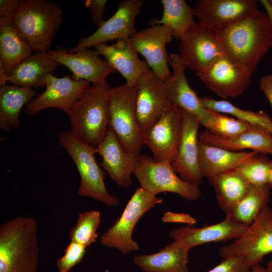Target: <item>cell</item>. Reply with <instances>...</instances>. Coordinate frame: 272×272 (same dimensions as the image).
Instances as JSON below:
<instances>
[{"label":"cell","instance_id":"cell-1","mask_svg":"<svg viewBox=\"0 0 272 272\" xmlns=\"http://www.w3.org/2000/svg\"><path fill=\"white\" fill-rule=\"evenodd\" d=\"M223 54L251 77L272 46V30L265 12L256 10L238 22L217 30Z\"/></svg>","mask_w":272,"mask_h":272},{"label":"cell","instance_id":"cell-2","mask_svg":"<svg viewBox=\"0 0 272 272\" xmlns=\"http://www.w3.org/2000/svg\"><path fill=\"white\" fill-rule=\"evenodd\" d=\"M38 225L32 217L18 216L0 226V272H37Z\"/></svg>","mask_w":272,"mask_h":272},{"label":"cell","instance_id":"cell-3","mask_svg":"<svg viewBox=\"0 0 272 272\" xmlns=\"http://www.w3.org/2000/svg\"><path fill=\"white\" fill-rule=\"evenodd\" d=\"M106 81L92 85L66 113L71 130L87 144L98 147L109 126V90Z\"/></svg>","mask_w":272,"mask_h":272},{"label":"cell","instance_id":"cell-4","mask_svg":"<svg viewBox=\"0 0 272 272\" xmlns=\"http://www.w3.org/2000/svg\"><path fill=\"white\" fill-rule=\"evenodd\" d=\"M60 145L73 159L80 176L78 188L80 196L97 200L108 207L120 203L119 199L107 190L105 173L98 165L95 154L97 147L92 146L77 136L71 129L61 131L57 134Z\"/></svg>","mask_w":272,"mask_h":272},{"label":"cell","instance_id":"cell-5","mask_svg":"<svg viewBox=\"0 0 272 272\" xmlns=\"http://www.w3.org/2000/svg\"><path fill=\"white\" fill-rule=\"evenodd\" d=\"M59 6L46 0H23L14 24L33 51L45 53L63 20Z\"/></svg>","mask_w":272,"mask_h":272},{"label":"cell","instance_id":"cell-6","mask_svg":"<svg viewBox=\"0 0 272 272\" xmlns=\"http://www.w3.org/2000/svg\"><path fill=\"white\" fill-rule=\"evenodd\" d=\"M136 99L134 86L126 83L109 90V127L126 151L140 155L145 144L137 121Z\"/></svg>","mask_w":272,"mask_h":272},{"label":"cell","instance_id":"cell-7","mask_svg":"<svg viewBox=\"0 0 272 272\" xmlns=\"http://www.w3.org/2000/svg\"><path fill=\"white\" fill-rule=\"evenodd\" d=\"M162 202V199L143 188H137L121 216L101 235L100 244L115 248L124 255L139 250L140 245L132 238L134 228L143 216Z\"/></svg>","mask_w":272,"mask_h":272},{"label":"cell","instance_id":"cell-8","mask_svg":"<svg viewBox=\"0 0 272 272\" xmlns=\"http://www.w3.org/2000/svg\"><path fill=\"white\" fill-rule=\"evenodd\" d=\"M133 174L141 187L154 195L172 192L188 201H195L200 196L199 185L178 177L169 162L140 154Z\"/></svg>","mask_w":272,"mask_h":272},{"label":"cell","instance_id":"cell-9","mask_svg":"<svg viewBox=\"0 0 272 272\" xmlns=\"http://www.w3.org/2000/svg\"><path fill=\"white\" fill-rule=\"evenodd\" d=\"M271 253L272 209L268 205L241 236L219 250L222 257H243L251 266L259 264L265 256Z\"/></svg>","mask_w":272,"mask_h":272},{"label":"cell","instance_id":"cell-10","mask_svg":"<svg viewBox=\"0 0 272 272\" xmlns=\"http://www.w3.org/2000/svg\"><path fill=\"white\" fill-rule=\"evenodd\" d=\"M183 125L182 109L172 106L143 133L145 145L152 151L154 160L173 162L177 155Z\"/></svg>","mask_w":272,"mask_h":272},{"label":"cell","instance_id":"cell-11","mask_svg":"<svg viewBox=\"0 0 272 272\" xmlns=\"http://www.w3.org/2000/svg\"><path fill=\"white\" fill-rule=\"evenodd\" d=\"M134 87L137 121L144 133L172 106L166 96L163 80L148 64L138 78Z\"/></svg>","mask_w":272,"mask_h":272},{"label":"cell","instance_id":"cell-12","mask_svg":"<svg viewBox=\"0 0 272 272\" xmlns=\"http://www.w3.org/2000/svg\"><path fill=\"white\" fill-rule=\"evenodd\" d=\"M180 41L181 60L196 74L205 71L223 54L216 32L198 23L188 29Z\"/></svg>","mask_w":272,"mask_h":272},{"label":"cell","instance_id":"cell-13","mask_svg":"<svg viewBox=\"0 0 272 272\" xmlns=\"http://www.w3.org/2000/svg\"><path fill=\"white\" fill-rule=\"evenodd\" d=\"M143 3L142 0L121 1L116 11L109 19L103 22L93 33L81 38L78 44L67 51L74 53L107 41L129 39L137 31L135 21L141 13Z\"/></svg>","mask_w":272,"mask_h":272},{"label":"cell","instance_id":"cell-14","mask_svg":"<svg viewBox=\"0 0 272 272\" xmlns=\"http://www.w3.org/2000/svg\"><path fill=\"white\" fill-rule=\"evenodd\" d=\"M90 84L85 80H75L70 76L58 78L50 74L47 78L45 91L26 105L25 112L34 116L43 110L54 108L66 113Z\"/></svg>","mask_w":272,"mask_h":272},{"label":"cell","instance_id":"cell-15","mask_svg":"<svg viewBox=\"0 0 272 272\" xmlns=\"http://www.w3.org/2000/svg\"><path fill=\"white\" fill-rule=\"evenodd\" d=\"M46 55L52 60L69 68L72 78L76 81L85 80L92 85L105 82L106 78L116 71L94 48H84L74 53L57 46L49 50Z\"/></svg>","mask_w":272,"mask_h":272},{"label":"cell","instance_id":"cell-16","mask_svg":"<svg viewBox=\"0 0 272 272\" xmlns=\"http://www.w3.org/2000/svg\"><path fill=\"white\" fill-rule=\"evenodd\" d=\"M173 37L171 29L164 25H157L137 31L129 38L135 51L145 58L150 68L163 80L171 75L166 46Z\"/></svg>","mask_w":272,"mask_h":272},{"label":"cell","instance_id":"cell-17","mask_svg":"<svg viewBox=\"0 0 272 272\" xmlns=\"http://www.w3.org/2000/svg\"><path fill=\"white\" fill-rule=\"evenodd\" d=\"M258 3L256 0H198L193 12L199 24L216 31L257 10Z\"/></svg>","mask_w":272,"mask_h":272},{"label":"cell","instance_id":"cell-18","mask_svg":"<svg viewBox=\"0 0 272 272\" xmlns=\"http://www.w3.org/2000/svg\"><path fill=\"white\" fill-rule=\"evenodd\" d=\"M197 75L209 89L224 99L239 96L251 84V77L223 54Z\"/></svg>","mask_w":272,"mask_h":272},{"label":"cell","instance_id":"cell-19","mask_svg":"<svg viewBox=\"0 0 272 272\" xmlns=\"http://www.w3.org/2000/svg\"><path fill=\"white\" fill-rule=\"evenodd\" d=\"M168 63L172 68V74L164 80L163 83L169 103L195 116L201 124L207 118L209 110L204 107L200 98L190 87L185 74L186 66L179 54H171Z\"/></svg>","mask_w":272,"mask_h":272},{"label":"cell","instance_id":"cell-20","mask_svg":"<svg viewBox=\"0 0 272 272\" xmlns=\"http://www.w3.org/2000/svg\"><path fill=\"white\" fill-rule=\"evenodd\" d=\"M183 115L182 137L176 157L171 164L181 179L199 185L203 178L198 162V131L201 124L197 118L183 110Z\"/></svg>","mask_w":272,"mask_h":272},{"label":"cell","instance_id":"cell-21","mask_svg":"<svg viewBox=\"0 0 272 272\" xmlns=\"http://www.w3.org/2000/svg\"><path fill=\"white\" fill-rule=\"evenodd\" d=\"M248 226L226 215L223 221L216 224L200 228L187 225L172 229L169 236L190 250L205 243L235 240L245 232Z\"/></svg>","mask_w":272,"mask_h":272},{"label":"cell","instance_id":"cell-22","mask_svg":"<svg viewBox=\"0 0 272 272\" xmlns=\"http://www.w3.org/2000/svg\"><path fill=\"white\" fill-rule=\"evenodd\" d=\"M97 149V154L102 158V168L118 186L128 188L132 183L131 175L139 155L126 151L109 126L105 137Z\"/></svg>","mask_w":272,"mask_h":272},{"label":"cell","instance_id":"cell-23","mask_svg":"<svg viewBox=\"0 0 272 272\" xmlns=\"http://www.w3.org/2000/svg\"><path fill=\"white\" fill-rule=\"evenodd\" d=\"M94 48L126 80V84L134 86L138 78L147 65L145 61L140 59L129 39H119L115 43H102Z\"/></svg>","mask_w":272,"mask_h":272},{"label":"cell","instance_id":"cell-24","mask_svg":"<svg viewBox=\"0 0 272 272\" xmlns=\"http://www.w3.org/2000/svg\"><path fill=\"white\" fill-rule=\"evenodd\" d=\"M199 140L206 144L233 151L250 149L257 154L272 155V134L259 127L251 126L246 131L231 138H222L208 130L201 131Z\"/></svg>","mask_w":272,"mask_h":272},{"label":"cell","instance_id":"cell-25","mask_svg":"<svg viewBox=\"0 0 272 272\" xmlns=\"http://www.w3.org/2000/svg\"><path fill=\"white\" fill-rule=\"evenodd\" d=\"M199 167L202 177L208 179L235 169L257 154L253 151H233L198 142Z\"/></svg>","mask_w":272,"mask_h":272},{"label":"cell","instance_id":"cell-26","mask_svg":"<svg viewBox=\"0 0 272 272\" xmlns=\"http://www.w3.org/2000/svg\"><path fill=\"white\" fill-rule=\"evenodd\" d=\"M14 16L0 18V76L7 78L33 51L17 30Z\"/></svg>","mask_w":272,"mask_h":272},{"label":"cell","instance_id":"cell-27","mask_svg":"<svg viewBox=\"0 0 272 272\" xmlns=\"http://www.w3.org/2000/svg\"><path fill=\"white\" fill-rule=\"evenodd\" d=\"M189 251L173 241L156 253L134 256L133 262L144 272H189Z\"/></svg>","mask_w":272,"mask_h":272},{"label":"cell","instance_id":"cell-28","mask_svg":"<svg viewBox=\"0 0 272 272\" xmlns=\"http://www.w3.org/2000/svg\"><path fill=\"white\" fill-rule=\"evenodd\" d=\"M60 64L50 58L46 52H34L22 61L10 73L8 82L13 85L37 88L45 87L49 75Z\"/></svg>","mask_w":272,"mask_h":272},{"label":"cell","instance_id":"cell-29","mask_svg":"<svg viewBox=\"0 0 272 272\" xmlns=\"http://www.w3.org/2000/svg\"><path fill=\"white\" fill-rule=\"evenodd\" d=\"M36 96L31 88L15 85L0 86V128L8 132L18 128L22 109Z\"/></svg>","mask_w":272,"mask_h":272},{"label":"cell","instance_id":"cell-30","mask_svg":"<svg viewBox=\"0 0 272 272\" xmlns=\"http://www.w3.org/2000/svg\"><path fill=\"white\" fill-rule=\"evenodd\" d=\"M218 204L226 215L230 214L249 191L251 185L236 169L209 178Z\"/></svg>","mask_w":272,"mask_h":272},{"label":"cell","instance_id":"cell-31","mask_svg":"<svg viewBox=\"0 0 272 272\" xmlns=\"http://www.w3.org/2000/svg\"><path fill=\"white\" fill-rule=\"evenodd\" d=\"M163 14L160 19L150 20V26L164 25L172 30L173 37L180 40L195 22L193 9L184 0H162Z\"/></svg>","mask_w":272,"mask_h":272},{"label":"cell","instance_id":"cell-32","mask_svg":"<svg viewBox=\"0 0 272 272\" xmlns=\"http://www.w3.org/2000/svg\"><path fill=\"white\" fill-rule=\"evenodd\" d=\"M201 102L207 110L218 113H226L251 126L262 128L272 134V120L265 112H258L241 109L226 100H217L210 97L200 98Z\"/></svg>","mask_w":272,"mask_h":272},{"label":"cell","instance_id":"cell-33","mask_svg":"<svg viewBox=\"0 0 272 272\" xmlns=\"http://www.w3.org/2000/svg\"><path fill=\"white\" fill-rule=\"evenodd\" d=\"M270 189L268 185L260 187L251 186L248 192L228 215L239 223L250 225L262 209L268 205Z\"/></svg>","mask_w":272,"mask_h":272},{"label":"cell","instance_id":"cell-34","mask_svg":"<svg viewBox=\"0 0 272 272\" xmlns=\"http://www.w3.org/2000/svg\"><path fill=\"white\" fill-rule=\"evenodd\" d=\"M101 221V213L98 211L91 210L80 213L76 225L70 229V240L89 247L97 240V231Z\"/></svg>","mask_w":272,"mask_h":272},{"label":"cell","instance_id":"cell-35","mask_svg":"<svg viewBox=\"0 0 272 272\" xmlns=\"http://www.w3.org/2000/svg\"><path fill=\"white\" fill-rule=\"evenodd\" d=\"M201 125L213 134L222 138L236 136L246 131L251 126L237 118L210 110H209L207 118Z\"/></svg>","mask_w":272,"mask_h":272},{"label":"cell","instance_id":"cell-36","mask_svg":"<svg viewBox=\"0 0 272 272\" xmlns=\"http://www.w3.org/2000/svg\"><path fill=\"white\" fill-rule=\"evenodd\" d=\"M271 165L272 161L257 154L235 169L251 186L260 187L268 185Z\"/></svg>","mask_w":272,"mask_h":272},{"label":"cell","instance_id":"cell-37","mask_svg":"<svg viewBox=\"0 0 272 272\" xmlns=\"http://www.w3.org/2000/svg\"><path fill=\"white\" fill-rule=\"evenodd\" d=\"M87 248L75 241H70L63 255L56 260L58 272H70L75 266L83 259Z\"/></svg>","mask_w":272,"mask_h":272},{"label":"cell","instance_id":"cell-38","mask_svg":"<svg viewBox=\"0 0 272 272\" xmlns=\"http://www.w3.org/2000/svg\"><path fill=\"white\" fill-rule=\"evenodd\" d=\"M224 259L207 272H245L251 267L243 257L234 256Z\"/></svg>","mask_w":272,"mask_h":272},{"label":"cell","instance_id":"cell-39","mask_svg":"<svg viewBox=\"0 0 272 272\" xmlns=\"http://www.w3.org/2000/svg\"><path fill=\"white\" fill-rule=\"evenodd\" d=\"M106 0H87L85 6L89 9L93 22L98 27L104 22Z\"/></svg>","mask_w":272,"mask_h":272},{"label":"cell","instance_id":"cell-40","mask_svg":"<svg viewBox=\"0 0 272 272\" xmlns=\"http://www.w3.org/2000/svg\"><path fill=\"white\" fill-rule=\"evenodd\" d=\"M162 221L164 223H174L186 224L192 226L196 223V220L187 214L177 213L170 211L164 213Z\"/></svg>","mask_w":272,"mask_h":272},{"label":"cell","instance_id":"cell-41","mask_svg":"<svg viewBox=\"0 0 272 272\" xmlns=\"http://www.w3.org/2000/svg\"><path fill=\"white\" fill-rule=\"evenodd\" d=\"M21 3L20 0H1L0 18L14 16Z\"/></svg>","mask_w":272,"mask_h":272},{"label":"cell","instance_id":"cell-42","mask_svg":"<svg viewBox=\"0 0 272 272\" xmlns=\"http://www.w3.org/2000/svg\"><path fill=\"white\" fill-rule=\"evenodd\" d=\"M259 87L272 108V74L263 76L259 80Z\"/></svg>","mask_w":272,"mask_h":272},{"label":"cell","instance_id":"cell-43","mask_svg":"<svg viewBox=\"0 0 272 272\" xmlns=\"http://www.w3.org/2000/svg\"><path fill=\"white\" fill-rule=\"evenodd\" d=\"M259 2L265 10V13L268 17L272 30V5L269 0H260Z\"/></svg>","mask_w":272,"mask_h":272},{"label":"cell","instance_id":"cell-44","mask_svg":"<svg viewBox=\"0 0 272 272\" xmlns=\"http://www.w3.org/2000/svg\"><path fill=\"white\" fill-rule=\"evenodd\" d=\"M245 272H271L267 268L261 266L260 264L251 266Z\"/></svg>","mask_w":272,"mask_h":272},{"label":"cell","instance_id":"cell-45","mask_svg":"<svg viewBox=\"0 0 272 272\" xmlns=\"http://www.w3.org/2000/svg\"><path fill=\"white\" fill-rule=\"evenodd\" d=\"M268 185L270 188H272V165L269 172Z\"/></svg>","mask_w":272,"mask_h":272},{"label":"cell","instance_id":"cell-46","mask_svg":"<svg viewBox=\"0 0 272 272\" xmlns=\"http://www.w3.org/2000/svg\"><path fill=\"white\" fill-rule=\"evenodd\" d=\"M267 268L271 271L272 272V259H271L267 265Z\"/></svg>","mask_w":272,"mask_h":272},{"label":"cell","instance_id":"cell-47","mask_svg":"<svg viewBox=\"0 0 272 272\" xmlns=\"http://www.w3.org/2000/svg\"><path fill=\"white\" fill-rule=\"evenodd\" d=\"M269 1L271 3V4L272 5V0H269Z\"/></svg>","mask_w":272,"mask_h":272}]
</instances>
